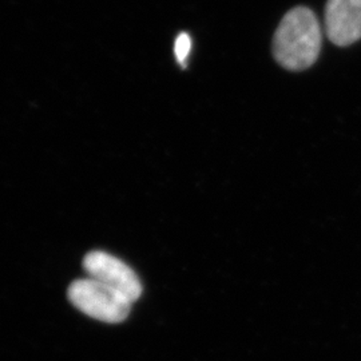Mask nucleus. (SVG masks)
Segmentation results:
<instances>
[{"instance_id": "4", "label": "nucleus", "mask_w": 361, "mask_h": 361, "mask_svg": "<svg viewBox=\"0 0 361 361\" xmlns=\"http://www.w3.org/2000/svg\"><path fill=\"white\" fill-rule=\"evenodd\" d=\"M325 27L328 38L337 46L361 39V0H328Z\"/></svg>"}, {"instance_id": "1", "label": "nucleus", "mask_w": 361, "mask_h": 361, "mask_svg": "<svg viewBox=\"0 0 361 361\" xmlns=\"http://www.w3.org/2000/svg\"><path fill=\"white\" fill-rule=\"evenodd\" d=\"M322 49V27L316 15L305 7L286 13L276 31L273 52L280 65L301 71L313 65Z\"/></svg>"}, {"instance_id": "3", "label": "nucleus", "mask_w": 361, "mask_h": 361, "mask_svg": "<svg viewBox=\"0 0 361 361\" xmlns=\"http://www.w3.org/2000/svg\"><path fill=\"white\" fill-rule=\"evenodd\" d=\"M89 277L107 285L131 302L142 295V284L138 276L123 261L104 252H91L83 261Z\"/></svg>"}, {"instance_id": "5", "label": "nucleus", "mask_w": 361, "mask_h": 361, "mask_svg": "<svg viewBox=\"0 0 361 361\" xmlns=\"http://www.w3.org/2000/svg\"><path fill=\"white\" fill-rule=\"evenodd\" d=\"M190 49H192V39L188 34H180V37L176 40V46H174L176 56H177V61L180 62V65L185 66Z\"/></svg>"}, {"instance_id": "2", "label": "nucleus", "mask_w": 361, "mask_h": 361, "mask_svg": "<svg viewBox=\"0 0 361 361\" xmlns=\"http://www.w3.org/2000/svg\"><path fill=\"white\" fill-rule=\"evenodd\" d=\"M68 298L85 314L110 324L126 320L133 305L126 297L90 277L70 285Z\"/></svg>"}]
</instances>
